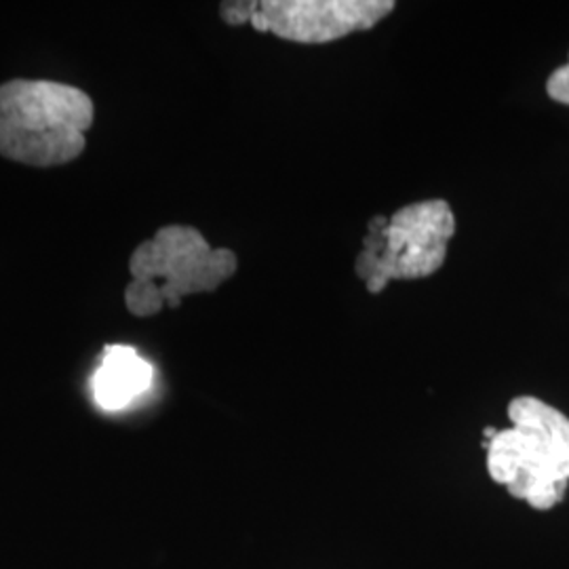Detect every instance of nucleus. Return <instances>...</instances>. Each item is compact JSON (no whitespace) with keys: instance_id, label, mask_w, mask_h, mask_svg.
<instances>
[{"instance_id":"4","label":"nucleus","mask_w":569,"mask_h":569,"mask_svg":"<svg viewBox=\"0 0 569 569\" xmlns=\"http://www.w3.org/2000/svg\"><path fill=\"white\" fill-rule=\"evenodd\" d=\"M453 234L456 216L448 201L406 204L388 218L378 216L369 222L355 272L373 296L392 281L427 279L446 264Z\"/></svg>"},{"instance_id":"3","label":"nucleus","mask_w":569,"mask_h":569,"mask_svg":"<svg viewBox=\"0 0 569 569\" xmlns=\"http://www.w3.org/2000/svg\"><path fill=\"white\" fill-rule=\"evenodd\" d=\"M239 268L234 251L211 247L192 226H163L129 260L131 283L124 305L136 317H152L163 306L178 308L186 296L213 291Z\"/></svg>"},{"instance_id":"5","label":"nucleus","mask_w":569,"mask_h":569,"mask_svg":"<svg viewBox=\"0 0 569 569\" xmlns=\"http://www.w3.org/2000/svg\"><path fill=\"white\" fill-rule=\"evenodd\" d=\"M392 0H244L222 2L228 26L249 23L258 32L300 44H326L376 28L395 11Z\"/></svg>"},{"instance_id":"6","label":"nucleus","mask_w":569,"mask_h":569,"mask_svg":"<svg viewBox=\"0 0 569 569\" xmlns=\"http://www.w3.org/2000/svg\"><path fill=\"white\" fill-rule=\"evenodd\" d=\"M154 369L131 346H106L102 363L93 373L96 403L106 411H121L152 387Z\"/></svg>"},{"instance_id":"1","label":"nucleus","mask_w":569,"mask_h":569,"mask_svg":"<svg viewBox=\"0 0 569 569\" xmlns=\"http://www.w3.org/2000/svg\"><path fill=\"white\" fill-rule=\"evenodd\" d=\"M510 428L491 430L489 479L533 510L555 509L569 486V418L538 397H515Z\"/></svg>"},{"instance_id":"7","label":"nucleus","mask_w":569,"mask_h":569,"mask_svg":"<svg viewBox=\"0 0 569 569\" xmlns=\"http://www.w3.org/2000/svg\"><path fill=\"white\" fill-rule=\"evenodd\" d=\"M547 93L552 102L569 106V61L550 74L547 81Z\"/></svg>"},{"instance_id":"2","label":"nucleus","mask_w":569,"mask_h":569,"mask_svg":"<svg viewBox=\"0 0 569 569\" xmlns=\"http://www.w3.org/2000/svg\"><path fill=\"white\" fill-rule=\"evenodd\" d=\"M91 122L93 102L77 87L26 79L0 84V157L9 161L70 163L81 157Z\"/></svg>"}]
</instances>
